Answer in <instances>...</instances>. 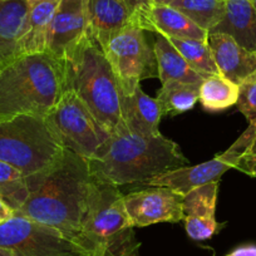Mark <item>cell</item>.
Returning a JSON list of instances; mask_svg holds the SVG:
<instances>
[{
  "mask_svg": "<svg viewBox=\"0 0 256 256\" xmlns=\"http://www.w3.org/2000/svg\"><path fill=\"white\" fill-rule=\"evenodd\" d=\"M232 168L228 161H226L222 154H218L214 160L196 166H184L160 174L154 178L147 180V186H164L168 187L172 191L184 196L192 190L210 184L214 181H220V177L226 171Z\"/></svg>",
  "mask_w": 256,
  "mask_h": 256,
  "instance_id": "9a60e30c",
  "label": "cell"
},
{
  "mask_svg": "<svg viewBox=\"0 0 256 256\" xmlns=\"http://www.w3.org/2000/svg\"><path fill=\"white\" fill-rule=\"evenodd\" d=\"M120 104L123 120L128 131L142 136L161 134L158 127L164 113L156 98L150 97L141 87H137L134 94H122Z\"/></svg>",
  "mask_w": 256,
  "mask_h": 256,
  "instance_id": "e0dca14e",
  "label": "cell"
},
{
  "mask_svg": "<svg viewBox=\"0 0 256 256\" xmlns=\"http://www.w3.org/2000/svg\"><path fill=\"white\" fill-rule=\"evenodd\" d=\"M218 191V181H214L192 190L184 196L182 220L184 221L187 235L192 240H208L220 230L221 226L215 218Z\"/></svg>",
  "mask_w": 256,
  "mask_h": 256,
  "instance_id": "7c38bea8",
  "label": "cell"
},
{
  "mask_svg": "<svg viewBox=\"0 0 256 256\" xmlns=\"http://www.w3.org/2000/svg\"><path fill=\"white\" fill-rule=\"evenodd\" d=\"M200 86L177 80L162 83L156 100L161 106L164 116H177L192 110L198 100Z\"/></svg>",
  "mask_w": 256,
  "mask_h": 256,
  "instance_id": "7402d4cb",
  "label": "cell"
},
{
  "mask_svg": "<svg viewBox=\"0 0 256 256\" xmlns=\"http://www.w3.org/2000/svg\"><path fill=\"white\" fill-rule=\"evenodd\" d=\"M225 256H256V245L255 244H245V245L238 246Z\"/></svg>",
  "mask_w": 256,
  "mask_h": 256,
  "instance_id": "f546056e",
  "label": "cell"
},
{
  "mask_svg": "<svg viewBox=\"0 0 256 256\" xmlns=\"http://www.w3.org/2000/svg\"><path fill=\"white\" fill-rule=\"evenodd\" d=\"M87 34V0H59L49 26L46 53L64 63Z\"/></svg>",
  "mask_w": 256,
  "mask_h": 256,
  "instance_id": "8fae6325",
  "label": "cell"
},
{
  "mask_svg": "<svg viewBox=\"0 0 256 256\" xmlns=\"http://www.w3.org/2000/svg\"><path fill=\"white\" fill-rule=\"evenodd\" d=\"M240 172L248 174L251 177H256V154H245L235 167Z\"/></svg>",
  "mask_w": 256,
  "mask_h": 256,
  "instance_id": "f1b7e54d",
  "label": "cell"
},
{
  "mask_svg": "<svg viewBox=\"0 0 256 256\" xmlns=\"http://www.w3.org/2000/svg\"><path fill=\"white\" fill-rule=\"evenodd\" d=\"M250 3L252 4L254 9H255V12H256V0H250Z\"/></svg>",
  "mask_w": 256,
  "mask_h": 256,
  "instance_id": "e575fe53",
  "label": "cell"
},
{
  "mask_svg": "<svg viewBox=\"0 0 256 256\" xmlns=\"http://www.w3.org/2000/svg\"><path fill=\"white\" fill-rule=\"evenodd\" d=\"M93 178L113 186L146 182L170 170L190 164L176 142L162 134H113L104 152L88 161Z\"/></svg>",
  "mask_w": 256,
  "mask_h": 256,
  "instance_id": "7a4b0ae2",
  "label": "cell"
},
{
  "mask_svg": "<svg viewBox=\"0 0 256 256\" xmlns=\"http://www.w3.org/2000/svg\"><path fill=\"white\" fill-rule=\"evenodd\" d=\"M127 6L130 10L136 16L138 26L144 30L150 32V26H151V9L154 6L152 0H120Z\"/></svg>",
  "mask_w": 256,
  "mask_h": 256,
  "instance_id": "83f0119b",
  "label": "cell"
},
{
  "mask_svg": "<svg viewBox=\"0 0 256 256\" xmlns=\"http://www.w3.org/2000/svg\"><path fill=\"white\" fill-rule=\"evenodd\" d=\"M46 120L64 148L87 161L100 157L112 140V134L96 120L72 90H64Z\"/></svg>",
  "mask_w": 256,
  "mask_h": 256,
  "instance_id": "52a82bcc",
  "label": "cell"
},
{
  "mask_svg": "<svg viewBox=\"0 0 256 256\" xmlns=\"http://www.w3.org/2000/svg\"><path fill=\"white\" fill-rule=\"evenodd\" d=\"M127 215L134 228L158 222H180L184 218V196L168 187L150 186L123 196Z\"/></svg>",
  "mask_w": 256,
  "mask_h": 256,
  "instance_id": "30bf717a",
  "label": "cell"
},
{
  "mask_svg": "<svg viewBox=\"0 0 256 256\" xmlns=\"http://www.w3.org/2000/svg\"><path fill=\"white\" fill-rule=\"evenodd\" d=\"M208 33L228 34L256 53V12L250 0H226L222 20Z\"/></svg>",
  "mask_w": 256,
  "mask_h": 256,
  "instance_id": "ac0fdd59",
  "label": "cell"
},
{
  "mask_svg": "<svg viewBox=\"0 0 256 256\" xmlns=\"http://www.w3.org/2000/svg\"><path fill=\"white\" fill-rule=\"evenodd\" d=\"M180 54L184 58V60L190 64V67L201 76L204 80L218 76V67L212 58L208 40H198V39H180L172 36H164Z\"/></svg>",
  "mask_w": 256,
  "mask_h": 256,
  "instance_id": "d4e9b609",
  "label": "cell"
},
{
  "mask_svg": "<svg viewBox=\"0 0 256 256\" xmlns=\"http://www.w3.org/2000/svg\"><path fill=\"white\" fill-rule=\"evenodd\" d=\"M26 182L30 194L14 216L50 226L86 250L82 222L94 182L87 160L64 148L52 166Z\"/></svg>",
  "mask_w": 256,
  "mask_h": 256,
  "instance_id": "6da1fadb",
  "label": "cell"
},
{
  "mask_svg": "<svg viewBox=\"0 0 256 256\" xmlns=\"http://www.w3.org/2000/svg\"><path fill=\"white\" fill-rule=\"evenodd\" d=\"M154 52L156 56L158 78L161 83L177 80V82L201 84L204 82V78L190 67V64L184 60V56L162 34H157Z\"/></svg>",
  "mask_w": 256,
  "mask_h": 256,
  "instance_id": "44dd1931",
  "label": "cell"
},
{
  "mask_svg": "<svg viewBox=\"0 0 256 256\" xmlns=\"http://www.w3.org/2000/svg\"><path fill=\"white\" fill-rule=\"evenodd\" d=\"M66 90L62 62L50 54H23L0 70V120L18 114L46 117Z\"/></svg>",
  "mask_w": 256,
  "mask_h": 256,
  "instance_id": "3957f363",
  "label": "cell"
},
{
  "mask_svg": "<svg viewBox=\"0 0 256 256\" xmlns=\"http://www.w3.org/2000/svg\"><path fill=\"white\" fill-rule=\"evenodd\" d=\"M87 13L88 33L102 50L120 32L138 26L134 13L120 0H87Z\"/></svg>",
  "mask_w": 256,
  "mask_h": 256,
  "instance_id": "5bb4252c",
  "label": "cell"
},
{
  "mask_svg": "<svg viewBox=\"0 0 256 256\" xmlns=\"http://www.w3.org/2000/svg\"><path fill=\"white\" fill-rule=\"evenodd\" d=\"M238 87V110L248 118V122L256 120V74Z\"/></svg>",
  "mask_w": 256,
  "mask_h": 256,
  "instance_id": "4316f807",
  "label": "cell"
},
{
  "mask_svg": "<svg viewBox=\"0 0 256 256\" xmlns=\"http://www.w3.org/2000/svg\"><path fill=\"white\" fill-rule=\"evenodd\" d=\"M114 72L123 96H131L144 80L158 77L154 48L147 43L144 30L131 26L116 36L103 49Z\"/></svg>",
  "mask_w": 256,
  "mask_h": 256,
  "instance_id": "ba28073f",
  "label": "cell"
},
{
  "mask_svg": "<svg viewBox=\"0 0 256 256\" xmlns=\"http://www.w3.org/2000/svg\"><path fill=\"white\" fill-rule=\"evenodd\" d=\"M167 6L181 12L208 33L222 20L226 0H171Z\"/></svg>",
  "mask_w": 256,
  "mask_h": 256,
  "instance_id": "603a6c76",
  "label": "cell"
},
{
  "mask_svg": "<svg viewBox=\"0 0 256 256\" xmlns=\"http://www.w3.org/2000/svg\"><path fill=\"white\" fill-rule=\"evenodd\" d=\"M29 6L28 0H0V70L19 56Z\"/></svg>",
  "mask_w": 256,
  "mask_h": 256,
  "instance_id": "2e32d148",
  "label": "cell"
},
{
  "mask_svg": "<svg viewBox=\"0 0 256 256\" xmlns=\"http://www.w3.org/2000/svg\"><path fill=\"white\" fill-rule=\"evenodd\" d=\"M0 256H12V254L8 250H6V248H0Z\"/></svg>",
  "mask_w": 256,
  "mask_h": 256,
  "instance_id": "1f68e13d",
  "label": "cell"
},
{
  "mask_svg": "<svg viewBox=\"0 0 256 256\" xmlns=\"http://www.w3.org/2000/svg\"><path fill=\"white\" fill-rule=\"evenodd\" d=\"M59 0H36L29 3L26 32L19 42V56L46 52L49 26Z\"/></svg>",
  "mask_w": 256,
  "mask_h": 256,
  "instance_id": "d6986e66",
  "label": "cell"
},
{
  "mask_svg": "<svg viewBox=\"0 0 256 256\" xmlns=\"http://www.w3.org/2000/svg\"><path fill=\"white\" fill-rule=\"evenodd\" d=\"M250 154H256V140H255V142H254V146H252V148H251Z\"/></svg>",
  "mask_w": 256,
  "mask_h": 256,
  "instance_id": "836d02e7",
  "label": "cell"
},
{
  "mask_svg": "<svg viewBox=\"0 0 256 256\" xmlns=\"http://www.w3.org/2000/svg\"><path fill=\"white\" fill-rule=\"evenodd\" d=\"M208 40L218 73L224 78L241 86L256 74L255 52L244 48L228 34L208 33Z\"/></svg>",
  "mask_w": 256,
  "mask_h": 256,
  "instance_id": "4fadbf2b",
  "label": "cell"
},
{
  "mask_svg": "<svg viewBox=\"0 0 256 256\" xmlns=\"http://www.w3.org/2000/svg\"><path fill=\"white\" fill-rule=\"evenodd\" d=\"M168 2H171V0H152L154 4H167Z\"/></svg>",
  "mask_w": 256,
  "mask_h": 256,
  "instance_id": "d6a6232c",
  "label": "cell"
},
{
  "mask_svg": "<svg viewBox=\"0 0 256 256\" xmlns=\"http://www.w3.org/2000/svg\"><path fill=\"white\" fill-rule=\"evenodd\" d=\"M29 3H33V2H36V0H28Z\"/></svg>",
  "mask_w": 256,
  "mask_h": 256,
  "instance_id": "d590c367",
  "label": "cell"
},
{
  "mask_svg": "<svg viewBox=\"0 0 256 256\" xmlns=\"http://www.w3.org/2000/svg\"><path fill=\"white\" fill-rule=\"evenodd\" d=\"M26 177L12 164L0 161V200H3L14 214L29 198Z\"/></svg>",
  "mask_w": 256,
  "mask_h": 256,
  "instance_id": "484cf974",
  "label": "cell"
},
{
  "mask_svg": "<svg viewBox=\"0 0 256 256\" xmlns=\"http://www.w3.org/2000/svg\"><path fill=\"white\" fill-rule=\"evenodd\" d=\"M63 151L46 117L18 114L0 120V161L18 168L26 177L48 168Z\"/></svg>",
  "mask_w": 256,
  "mask_h": 256,
  "instance_id": "8992f818",
  "label": "cell"
},
{
  "mask_svg": "<svg viewBox=\"0 0 256 256\" xmlns=\"http://www.w3.org/2000/svg\"><path fill=\"white\" fill-rule=\"evenodd\" d=\"M63 66L66 90H72L112 136L128 131L120 104L123 93L107 56L90 33Z\"/></svg>",
  "mask_w": 256,
  "mask_h": 256,
  "instance_id": "277c9868",
  "label": "cell"
},
{
  "mask_svg": "<svg viewBox=\"0 0 256 256\" xmlns=\"http://www.w3.org/2000/svg\"><path fill=\"white\" fill-rule=\"evenodd\" d=\"M14 218V211L4 202L3 200H0V224L6 222L8 220Z\"/></svg>",
  "mask_w": 256,
  "mask_h": 256,
  "instance_id": "4dcf8cb0",
  "label": "cell"
},
{
  "mask_svg": "<svg viewBox=\"0 0 256 256\" xmlns=\"http://www.w3.org/2000/svg\"><path fill=\"white\" fill-rule=\"evenodd\" d=\"M150 32L180 39H198L208 42V33L187 18L181 12L167 4H154L151 9Z\"/></svg>",
  "mask_w": 256,
  "mask_h": 256,
  "instance_id": "ffe728a7",
  "label": "cell"
},
{
  "mask_svg": "<svg viewBox=\"0 0 256 256\" xmlns=\"http://www.w3.org/2000/svg\"><path fill=\"white\" fill-rule=\"evenodd\" d=\"M86 250L90 256H138L141 244L117 186L96 181L82 222Z\"/></svg>",
  "mask_w": 256,
  "mask_h": 256,
  "instance_id": "5b68a950",
  "label": "cell"
},
{
  "mask_svg": "<svg viewBox=\"0 0 256 256\" xmlns=\"http://www.w3.org/2000/svg\"><path fill=\"white\" fill-rule=\"evenodd\" d=\"M240 87L222 76H211L200 86L201 104L208 112H218L236 104Z\"/></svg>",
  "mask_w": 256,
  "mask_h": 256,
  "instance_id": "cb8c5ba5",
  "label": "cell"
},
{
  "mask_svg": "<svg viewBox=\"0 0 256 256\" xmlns=\"http://www.w3.org/2000/svg\"><path fill=\"white\" fill-rule=\"evenodd\" d=\"M0 248L12 256H90L56 228L23 216L0 224Z\"/></svg>",
  "mask_w": 256,
  "mask_h": 256,
  "instance_id": "9c48e42d",
  "label": "cell"
}]
</instances>
